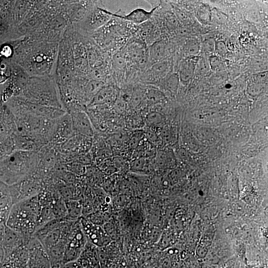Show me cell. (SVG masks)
<instances>
[{"mask_svg": "<svg viewBox=\"0 0 268 268\" xmlns=\"http://www.w3.org/2000/svg\"><path fill=\"white\" fill-rule=\"evenodd\" d=\"M210 71L208 57L200 55L198 60L195 75L199 76H204Z\"/></svg>", "mask_w": 268, "mask_h": 268, "instance_id": "14", "label": "cell"}, {"mask_svg": "<svg viewBox=\"0 0 268 268\" xmlns=\"http://www.w3.org/2000/svg\"><path fill=\"white\" fill-rule=\"evenodd\" d=\"M169 64L167 61L161 60L150 67V75L153 78H162L168 71Z\"/></svg>", "mask_w": 268, "mask_h": 268, "instance_id": "13", "label": "cell"}, {"mask_svg": "<svg viewBox=\"0 0 268 268\" xmlns=\"http://www.w3.org/2000/svg\"><path fill=\"white\" fill-rule=\"evenodd\" d=\"M215 41L213 38H208L201 44L200 52L201 55L209 57L214 54Z\"/></svg>", "mask_w": 268, "mask_h": 268, "instance_id": "19", "label": "cell"}, {"mask_svg": "<svg viewBox=\"0 0 268 268\" xmlns=\"http://www.w3.org/2000/svg\"><path fill=\"white\" fill-rule=\"evenodd\" d=\"M159 5L160 4L153 7L150 11L146 10L142 8L137 7L126 15H121L117 13L112 12L102 7H100V8L103 12L111 16L115 17L134 24H141L151 18L154 11Z\"/></svg>", "mask_w": 268, "mask_h": 268, "instance_id": "6", "label": "cell"}, {"mask_svg": "<svg viewBox=\"0 0 268 268\" xmlns=\"http://www.w3.org/2000/svg\"><path fill=\"white\" fill-rule=\"evenodd\" d=\"M178 20L174 13H170L166 17L167 25L171 28H176L178 25Z\"/></svg>", "mask_w": 268, "mask_h": 268, "instance_id": "26", "label": "cell"}, {"mask_svg": "<svg viewBox=\"0 0 268 268\" xmlns=\"http://www.w3.org/2000/svg\"><path fill=\"white\" fill-rule=\"evenodd\" d=\"M1 50V54L5 57H9L12 54V49L8 45L3 46Z\"/></svg>", "mask_w": 268, "mask_h": 268, "instance_id": "29", "label": "cell"}, {"mask_svg": "<svg viewBox=\"0 0 268 268\" xmlns=\"http://www.w3.org/2000/svg\"><path fill=\"white\" fill-rule=\"evenodd\" d=\"M38 196L14 203L6 220V226L29 239L36 231L40 211Z\"/></svg>", "mask_w": 268, "mask_h": 268, "instance_id": "1", "label": "cell"}, {"mask_svg": "<svg viewBox=\"0 0 268 268\" xmlns=\"http://www.w3.org/2000/svg\"><path fill=\"white\" fill-rule=\"evenodd\" d=\"M132 169L135 171H141L147 169V160L143 158L135 160L132 164Z\"/></svg>", "mask_w": 268, "mask_h": 268, "instance_id": "24", "label": "cell"}, {"mask_svg": "<svg viewBox=\"0 0 268 268\" xmlns=\"http://www.w3.org/2000/svg\"><path fill=\"white\" fill-rule=\"evenodd\" d=\"M196 15L198 20L202 24H207L211 21V10L207 4H202L197 9Z\"/></svg>", "mask_w": 268, "mask_h": 268, "instance_id": "16", "label": "cell"}, {"mask_svg": "<svg viewBox=\"0 0 268 268\" xmlns=\"http://www.w3.org/2000/svg\"><path fill=\"white\" fill-rule=\"evenodd\" d=\"M228 53V50L225 42L222 40L215 41L214 55L224 59Z\"/></svg>", "mask_w": 268, "mask_h": 268, "instance_id": "21", "label": "cell"}, {"mask_svg": "<svg viewBox=\"0 0 268 268\" xmlns=\"http://www.w3.org/2000/svg\"><path fill=\"white\" fill-rule=\"evenodd\" d=\"M210 70L215 72L223 71L226 68V64L223 59L213 54L208 57Z\"/></svg>", "mask_w": 268, "mask_h": 268, "instance_id": "18", "label": "cell"}, {"mask_svg": "<svg viewBox=\"0 0 268 268\" xmlns=\"http://www.w3.org/2000/svg\"><path fill=\"white\" fill-rule=\"evenodd\" d=\"M73 125L75 130L83 135L92 136L94 134L92 125L87 115L83 112L73 113Z\"/></svg>", "mask_w": 268, "mask_h": 268, "instance_id": "8", "label": "cell"}, {"mask_svg": "<svg viewBox=\"0 0 268 268\" xmlns=\"http://www.w3.org/2000/svg\"><path fill=\"white\" fill-rule=\"evenodd\" d=\"M254 80V82L257 83H263V81L267 80L268 79V72L263 71L259 72L253 75V77Z\"/></svg>", "mask_w": 268, "mask_h": 268, "instance_id": "27", "label": "cell"}, {"mask_svg": "<svg viewBox=\"0 0 268 268\" xmlns=\"http://www.w3.org/2000/svg\"><path fill=\"white\" fill-rule=\"evenodd\" d=\"M27 268H51L47 253L41 243L32 236L28 242Z\"/></svg>", "mask_w": 268, "mask_h": 268, "instance_id": "4", "label": "cell"}, {"mask_svg": "<svg viewBox=\"0 0 268 268\" xmlns=\"http://www.w3.org/2000/svg\"><path fill=\"white\" fill-rule=\"evenodd\" d=\"M114 93V89L112 87H102L95 94L89 105L94 106L110 102L115 96Z\"/></svg>", "mask_w": 268, "mask_h": 268, "instance_id": "11", "label": "cell"}, {"mask_svg": "<svg viewBox=\"0 0 268 268\" xmlns=\"http://www.w3.org/2000/svg\"><path fill=\"white\" fill-rule=\"evenodd\" d=\"M148 100L152 103H157L164 100L165 96L160 91L155 89H149L146 94Z\"/></svg>", "mask_w": 268, "mask_h": 268, "instance_id": "22", "label": "cell"}, {"mask_svg": "<svg viewBox=\"0 0 268 268\" xmlns=\"http://www.w3.org/2000/svg\"><path fill=\"white\" fill-rule=\"evenodd\" d=\"M200 48L201 43L197 40L191 39L184 45L183 52L187 57L197 56L200 52Z\"/></svg>", "mask_w": 268, "mask_h": 268, "instance_id": "17", "label": "cell"}, {"mask_svg": "<svg viewBox=\"0 0 268 268\" xmlns=\"http://www.w3.org/2000/svg\"><path fill=\"white\" fill-rule=\"evenodd\" d=\"M36 155L33 152L18 151L6 159L0 167V179L8 184L24 179L34 169Z\"/></svg>", "mask_w": 268, "mask_h": 268, "instance_id": "2", "label": "cell"}, {"mask_svg": "<svg viewBox=\"0 0 268 268\" xmlns=\"http://www.w3.org/2000/svg\"><path fill=\"white\" fill-rule=\"evenodd\" d=\"M172 7L174 9L175 15L178 20L185 23L189 21V16L185 12L176 6L172 5Z\"/></svg>", "mask_w": 268, "mask_h": 268, "instance_id": "25", "label": "cell"}, {"mask_svg": "<svg viewBox=\"0 0 268 268\" xmlns=\"http://www.w3.org/2000/svg\"><path fill=\"white\" fill-rule=\"evenodd\" d=\"M180 82L178 73H173L169 75L165 80V86L171 92H176Z\"/></svg>", "mask_w": 268, "mask_h": 268, "instance_id": "20", "label": "cell"}, {"mask_svg": "<svg viewBox=\"0 0 268 268\" xmlns=\"http://www.w3.org/2000/svg\"><path fill=\"white\" fill-rule=\"evenodd\" d=\"M79 221L87 241L99 247L105 246L111 242L110 237L100 225L93 224L84 217H81Z\"/></svg>", "mask_w": 268, "mask_h": 268, "instance_id": "5", "label": "cell"}, {"mask_svg": "<svg viewBox=\"0 0 268 268\" xmlns=\"http://www.w3.org/2000/svg\"><path fill=\"white\" fill-rule=\"evenodd\" d=\"M166 46L162 40H159L152 43L149 47L148 62L149 64H154L163 60L165 55Z\"/></svg>", "mask_w": 268, "mask_h": 268, "instance_id": "10", "label": "cell"}, {"mask_svg": "<svg viewBox=\"0 0 268 268\" xmlns=\"http://www.w3.org/2000/svg\"><path fill=\"white\" fill-rule=\"evenodd\" d=\"M52 209L55 219H66L67 210L65 201L61 199L53 201Z\"/></svg>", "mask_w": 268, "mask_h": 268, "instance_id": "15", "label": "cell"}, {"mask_svg": "<svg viewBox=\"0 0 268 268\" xmlns=\"http://www.w3.org/2000/svg\"><path fill=\"white\" fill-rule=\"evenodd\" d=\"M211 17L214 16L215 20L219 23H222L226 19V15L217 10L213 9L211 10Z\"/></svg>", "mask_w": 268, "mask_h": 268, "instance_id": "28", "label": "cell"}, {"mask_svg": "<svg viewBox=\"0 0 268 268\" xmlns=\"http://www.w3.org/2000/svg\"><path fill=\"white\" fill-rule=\"evenodd\" d=\"M163 120L162 115L157 112H151L147 116V121L149 124L157 125Z\"/></svg>", "mask_w": 268, "mask_h": 268, "instance_id": "23", "label": "cell"}, {"mask_svg": "<svg viewBox=\"0 0 268 268\" xmlns=\"http://www.w3.org/2000/svg\"><path fill=\"white\" fill-rule=\"evenodd\" d=\"M79 219L73 222L67 238L62 265L77 260L86 245L87 240L81 229Z\"/></svg>", "mask_w": 268, "mask_h": 268, "instance_id": "3", "label": "cell"}, {"mask_svg": "<svg viewBox=\"0 0 268 268\" xmlns=\"http://www.w3.org/2000/svg\"><path fill=\"white\" fill-rule=\"evenodd\" d=\"M29 239L24 238L18 233L5 226L2 240V247L5 261L19 247L27 244Z\"/></svg>", "mask_w": 268, "mask_h": 268, "instance_id": "7", "label": "cell"}, {"mask_svg": "<svg viewBox=\"0 0 268 268\" xmlns=\"http://www.w3.org/2000/svg\"><path fill=\"white\" fill-rule=\"evenodd\" d=\"M203 268H216L214 265L206 263L203 266Z\"/></svg>", "mask_w": 268, "mask_h": 268, "instance_id": "30", "label": "cell"}, {"mask_svg": "<svg viewBox=\"0 0 268 268\" xmlns=\"http://www.w3.org/2000/svg\"><path fill=\"white\" fill-rule=\"evenodd\" d=\"M199 57V56L186 57L181 62L178 73L180 80L188 82L194 77Z\"/></svg>", "mask_w": 268, "mask_h": 268, "instance_id": "9", "label": "cell"}, {"mask_svg": "<svg viewBox=\"0 0 268 268\" xmlns=\"http://www.w3.org/2000/svg\"><path fill=\"white\" fill-rule=\"evenodd\" d=\"M67 215L66 219L69 221H75L81 218L82 212V205L76 201H65Z\"/></svg>", "mask_w": 268, "mask_h": 268, "instance_id": "12", "label": "cell"}]
</instances>
